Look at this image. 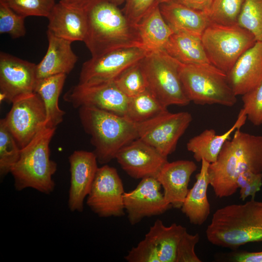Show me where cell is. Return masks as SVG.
Instances as JSON below:
<instances>
[{"instance_id":"1","label":"cell","mask_w":262,"mask_h":262,"mask_svg":"<svg viewBox=\"0 0 262 262\" xmlns=\"http://www.w3.org/2000/svg\"><path fill=\"white\" fill-rule=\"evenodd\" d=\"M237 129L224 145L217 160L210 164V185L219 198L233 195L237 190L236 180L242 173H262V135Z\"/></svg>"},{"instance_id":"2","label":"cell","mask_w":262,"mask_h":262,"mask_svg":"<svg viewBox=\"0 0 262 262\" xmlns=\"http://www.w3.org/2000/svg\"><path fill=\"white\" fill-rule=\"evenodd\" d=\"M212 244L237 248L248 243L262 242V201L251 199L215 211L206 230Z\"/></svg>"},{"instance_id":"3","label":"cell","mask_w":262,"mask_h":262,"mask_svg":"<svg viewBox=\"0 0 262 262\" xmlns=\"http://www.w3.org/2000/svg\"><path fill=\"white\" fill-rule=\"evenodd\" d=\"M86 12L87 32L83 42L92 57L118 48L142 45L135 26L118 6L99 0Z\"/></svg>"},{"instance_id":"4","label":"cell","mask_w":262,"mask_h":262,"mask_svg":"<svg viewBox=\"0 0 262 262\" xmlns=\"http://www.w3.org/2000/svg\"><path fill=\"white\" fill-rule=\"evenodd\" d=\"M78 114L100 164L115 159L122 147L138 138L136 124L125 116L85 106L79 107Z\"/></svg>"},{"instance_id":"5","label":"cell","mask_w":262,"mask_h":262,"mask_svg":"<svg viewBox=\"0 0 262 262\" xmlns=\"http://www.w3.org/2000/svg\"><path fill=\"white\" fill-rule=\"evenodd\" d=\"M56 129L44 126L21 149L19 159L10 172L16 191L31 188L47 195L54 191L55 184L52 176L57 164L50 159L49 144Z\"/></svg>"},{"instance_id":"6","label":"cell","mask_w":262,"mask_h":262,"mask_svg":"<svg viewBox=\"0 0 262 262\" xmlns=\"http://www.w3.org/2000/svg\"><path fill=\"white\" fill-rule=\"evenodd\" d=\"M180 79L190 101L198 105L232 107L237 102L227 74L211 63H180Z\"/></svg>"},{"instance_id":"7","label":"cell","mask_w":262,"mask_h":262,"mask_svg":"<svg viewBox=\"0 0 262 262\" xmlns=\"http://www.w3.org/2000/svg\"><path fill=\"white\" fill-rule=\"evenodd\" d=\"M141 64L147 89L163 105L167 107L190 103L180 79L179 61L162 50L148 52Z\"/></svg>"},{"instance_id":"8","label":"cell","mask_w":262,"mask_h":262,"mask_svg":"<svg viewBox=\"0 0 262 262\" xmlns=\"http://www.w3.org/2000/svg\"><path fill=\"white\" fill-rule=\"evenodd\" d=\"M201 39L210 63L227 74L240 56L256 42L253 34L238 24L210 23Z\"/></svg>"},{"instance_id":"9","label":"cell","mask_w":262,"mask_h":262,"mask_svg":"<svg viewBox=\"0 0 262 262\" xmlns=\"http://www.w3.org/2000/svg\"><path fill=\"white\" fill-rule=\"evenodd\" d=\"M148 52L142 45H133L116 48L92 57L82 64L78 83L92 84L113 81Z\"/></svg>"},{"instance_id":"10","label":"cell","mask_w":262,"mask_h":262,"mask_svg":"<svg viewBox=\"0 0 262 262\" xmlns=\"http://www.w3.org/2000/svg\"><path fill=\"white\" fill-rule=\"evenodd\" d=\"M193 120L188 112L168 111L151 119L136 124L138 138L167 157L176 149L179 140Z\"/></svg>"},{"instance_id":"11","label":"cell","mask_w":262,"mask_h":262,"mask_svg":"<svg viewBox=\"0 0 262 262\" xmlns=\"http://www.w3.org/2000/svg\"><path fill=\"white\" fill-rule=\"evenodd\" d=\"M12 103L11 110L3 119L21 149L46 125V108L41 98L34 92L21 97Z\"/></svg>"},{"instance_id":"12","label":"cell","mask_w":262,"mask_h":262,"mask_svg":"<svg viewBox=\"0 0 262 262\" xmlns=\"http://www.w3.org/2000/svg\"><path fill=\"white\" fill-rule=\"evenodd\" d=\"M124 186L116 169L107 164L98 167L86 200L90 209L100 217L124 215Z\"/></svg>"},{"instance_id":"13","label":"cell","mask_w":262,"mask_h":262,"mask_svg":"<svg viewBox=\"0 0 262 262\" xmlns=\"http://www.w3.org/2000/svg\"><path fill=\"white\" fill-rule=\"evenodd\" d=\"M63 99L75 108L89 107L125 116L129 98L113 81L92 84L78 83L65 94Z\"/></svg>"},{"instance_id":"14","label":"cell","mask_w":262,"mask_h":262,"mask_svg":"<svg viewBox=\"0 0 262 262\" xmlns=\"http://www.w3.org/2000/svg\"><path fill=\"white\" fill-rule=\"evenodd\" d=\"M36 64L0 52V100L12 103L34 92Z\"/></svg>"},{"instance_id":"15","label":"cell","mask_w":262,"mask_h":262,"mask_svg":"<svg viewBox=\"0 0 262 262\" xmlns=\"http://www.w3.org/2000/svg\"><path fill=\"white\" fill-rule=\"evenodd\" d=\"M161 188L156 178L147 177L141 179L134 189L124 193V208L131 225L145 217L163 214L172 207L165 200Z\"/></svg>"},{"instance_id":"16","label":"cell","mask_w":262,"mask_h":262,"mask_svg":"<svg viewBox=\"0 0 262 262\" xmlns=\"http://www.w3.org/2000/svg\"><path fill=\"white\" fill-rule=\"evenodd\" d=\"M167 157L140 138L122 147L115 159L130 177L135 179L156 178Z\"/></svg>"},{"instance_id":"17","label":"cell","mask_w":262,"mask_h":262,"mask_svg":"<svg viewBox=\"0 0 262 262\" xmlns=\"http://www.w3.org/2000/svg\"><path fill=\"white\" fill-rule=\"evenodd\" d=\"M70 185L68 206L71 212H82L84 200L90 191L98 167L94 152L75 150L68 157Z\"/></svg>"},{"instance_id":"18","label":"cell","mask_w":262,"mask_h":262,"mask_svg":"<svg viewBox=\"0 0 262 262\" xmlns=\"http://www.w3.org/2000/svg\"><path fill=\"white\" fill-rule=\"evenodd\" d=\"M197 168L192 161L167 162L162 167L156 179L162 187L165 200L172 207L180 209L189 191L190 178Z\"/></svg>"},{"instance_id":"19","label":"cell","mask_w":262,"mask_h":262,"mask_svg":"<svg viewBox=\"0 0 262 262\" xmlns=\"http://www.w3.org/2000/svg\"><path fill=\"white\" fill-rule=\"evenodd\" d=\"M229 82L236 96L243 95L262 83V41L243 53L227 73Z\"/></svg>"},{"instance_id":"20","label":"cell","mask_w":262,"mask_h":262,"mask_svg":"<svg viewBox=\"0 0 262 262\" xmlns=\"http://www.w3.org/2000/svg\"><path fill=\"white\" fill-rule=\"evenodd\" d=\"M47 18L48 31L70 41L84 42L87 32L86 10L56 3Z\"/></svg>"},{"instance_id":"21","label":"cell","mask_w":262,"mask_h":262,"mask_svg":"<svg viewBox=\"0 0 262 262\" xmlns=\"http://www.w3.org/2000/svg\"><path fill=\"white\" fill-rule=\"evenodd\" d=\"M48 47L41 62L36 65L37 80L53 75H67L74 68L78 57L73 52L72 42L47 31Z\"/></svg>"},{"instance_id":"22","label":"cell","mask_w":262,"mask_h":262,"mask_svg":"<svg viewBox=\"0 0 262 262\" xmlns=\"http://www.w3.org/2000/svg\"><path fill=\"white\" fill-rule=\"evenodd\" d=\"M246 115L242 108L233 125L225 132L216 134L213 129H206L189 140L186 147L197 162L205 160L209 164L215 162L225 142L231 134L240 129L246 121Z\"/></svg>"},{"instance_id":"23","label":"cell","mask_w":262,"mask_h":262,"mask_svg":"<svg viewBox=\"0 0 262 262\" xmlns=\"http://www.w3.org/2000/svg\"><path fill=\"white\" fill-rule=\"evenodd\" d=\"M165 21L174 30L200 37L210 24L204 12L197 10L176 0L159 4Z\"/></svg>"},{"instance_id":"24","label":"cell","mask_w":262,"mask_h":262,"mask_svg":"<svg viewBox=\"0 0 262 262\" xmlns=\"http://www.w3.org/2000/svg\"><path fill=\"white\" fill-rule=\"evenodd\" d=\"M199 172L196 175V181L188 194L180 209L195 225L200 226L210 214V204L207 198V188L210 184L208 169L210 164L205 160L201 161Z\"/></svg>"},{"instance_id":"25","label":"cell","mask_w":262,"mask_h":262,"mask_svg":"<svg viewBox=\"0 0 262 262\" xmlns=\"http://www.w3.org/2000/svg\"><path fill=\"white\" fill-rule=\"evenodd\" d=\"M135 27L142 46L149 52L164 50L174 32L163 16L156 1Z\"/></svg>"},{"instance_id":"26","label":"cell","mask_w":262,"mask_h":262,"mask_svg":"<svg viewBox=\"0 0 262 262\" xmlns=\"http://www.w3.org/2000/svg\"><path fill=\"white\" fill-rule=\"evenodd\" d=\"M164 50L184 64L210 63L201 37L180 31H174Z\"/></svg>"},{"instance_id":"27","label":"cell","mask_w":262,"mask_h":262,"mask_svg":"<svg viewBox=\"0 0 262 262\" xmlns=\"http://www.w3.org/2000/svg\"><path fill=\"white\" fill-rule=\"evenodd\" d=\"M67 75L61 74L36 80L34 92L44 104L47 114L46 126L56 128L63 120L65 112L59 106V98Z\"/></svg>"},{"instance_id":"28","label":"cell","mask_w":262,"mask_h":262,"mask_svg":"<svg viewBox=\"0 0 262 262\" xmlns=\"http://www.w3.org/2000/svg\"><path fill=\"white\" fill-rule=\"evenodd\" d=\"M185 230V228L176 223L165 226L160 219L150 227L146 235L154 242L160 262H176L178 245Z\"/></svg>"},{"instance_id":"29","label":"cell","mask_w":262,"mask_h":262,"mask_svg":"<svg viewBox=\"0 0 262 262\" xmlns=\"http://www.w3.org/2000/svg\"><path fill=\"white\" fill-rule=\"evenodd\" d=\"M167 111V107L147 89L129 98L125 116L137 124L147 121Z\"/></svg>"},{"instance_id":"30","label":"cell","mask_w":262,"mask_h":262,"mask_svg":"<svg viewBox=\"0 0 262 262\" xmlns=\"http://www.w3.org/2000/svg\"><path fill=\"white\" fill-rule=\"evenodd\" d=\"M245 0H212L205 12L210 23L231 25L238 20Z\"/></svg>"},{"instance_id":"31","label":"cell","mask_w":262,"mask_h":262,"mask_svg":"<svg viewBox=\"0 0 262 262\" xmlns=\"http://www.w3.org/2000/svg\"><path fill=\"white\" fill-rule=\"evenodd\" d=\"M141 60L128 67L114 80L118 89L129 98L147 90Z\"/></svg>"},{"instance_id":"32","label":"cell","mask_w":262,"mask_h":262,"mask_svg":"<svg viewBox=\"0 0 262 262\" xmlns=\"http://www.w3.org/2000/svg\"><path fill=\"white\" fill-rule=\"evenodd\" d=\"M21 148L7 128L4 119L0 120V177L3 179L17 162Z\"/></svg>"},{"instance_id":"33","label":"cell","mask_w":262,"mask_h":262,"mask_svg":"<svg viewBox=\"0 0 262 262\" xmlns=\"http://www.w3.org/2000/svg\"><path fill=\"white\" fill-rule=\"evenodd\" d=\"M238 24L262 41V0H245Z\"/></svg>"},{"instance_id":"34","label":"cell","mask_w":262,"mask_h":262,"mask_svg":"<svg viewBox=\"0 0 262 262\" xmlns=\"http://www.w3.org/2000/svg\"><path fill=\"white\" fill-rule=\"evenodd\" d=\"M15 13L25 18L29 16L48 17L55 0H0Z\"/></svg>"},{"instance_id":"35","label":"cell","mask_w":262,"mask_h":262,"mask_svg":"<svg viewBox=\"0 0 262 262\" xmlns=\"http://www.w3.org/2000/svg\"><path fill=\"white\" fill-rule=\"evenodd\" d=\"M25 18L0 2V34H8L14 39L24 36L26 33Z\"/></svg>"},{"instance_id":"36","label":"cell","mask_w":262,"mask_h":262,"mask_svg":"<svg viewBox=\"0 0 262 262\" xmlns=\"http://www.w3.org/2000/svg\"><path fill=\"white\" fill-rule=\"evenodd\" d=\"M242 96L247 118L254 125H262V83Z\"/></svg>"},{"instance_id":"37","label":"cell","mask_w":262,"mask_h":262,"mask_svg":"<svg viewBox=\"0 0 262 262\" xmlns=\"http://www.w3.org/2000/svg\"><path fill=\"white\" fill-rule=\"evenodd\" d=\"M129 262H160L159 254L153 241L147 235L125 256Z\"/></svg>"},{"instance_id":"38","label":"cell","mask_w":262,"mask_h":262,"mask_svg":"<svg viewBox=\"0 0 262 262\" xmlns=\"http://www.w3.org/2000/svg\"><path fill=\"white\" fill-rule=\"evenodd\" d=\"M236 185L238 189L240 188V198L242 200L249 196L255 199L256 194L261 190L262 186V173L244 172L237 178Z\"/></svg>"},{"instance_id":"39","label":"cell","mask_w":262,"mask_h":262,"mask_svg":"<svg viewBox=\"0 0 262 262\" xmlns=\"http://www.w3.org/2000/svg\"><path fill=\"white\" fill-rule=\"evenodd\" d=\"M199 240L198 233L191 234L185 230L178 245L176 262H201L195 251Z\"/></svg>"},{"instance_id":"40","label":"cell","mask_w":262,"mask_h":262,"mask_svg":"<svg viewBox=\"0 0 262 262\" xmlns=\"http://www.w3.org/2000/svg\"><path fill=\"white\" fill-rule=\"evenodd\" d=\"M156 3V0H126L123 12L135 26Z\"/></svg>"},{"instance_id":"41","label":"cell","mask_w":262,"mask_h":262,"mask_svg":"<svg viewBox=\"0 0 262 262\" xmlns=\"http://www.w3.org/2000/svg\"><path fill=\"white\" fill-rule=\"evenodd\" d=\"M232 260L237 262H262V251L236 253L232 256Z\"/></svg>"},{"instance_id":"42","label":"cell","mask_w":262,"mask_h":262,"mask_svg":"<svg viewBox=\"0 0 262 262\" xmlns=\"http://www.w3.org/2000/svg\"><path fill=\"white\" fill-rule=\"evenodd\" d=\"M191 8L206 12L212 0H174Z\"/></svg>"},{"instance_id":"43","label":"cell","mask_w":262,"mask_h":262,"mask_svg":"<svg viewBox=\"0 0 262 262\" xmlns=\"http://www.w3.org/2000/svg\"><path fill=\"white\" fill-rule=\"evenodd\" d=\"M99 0H60L59 2L67 6L87 9L91 5Z\"/></svg>"},{"instance_id":"44","label":"cell","mask_w":262,"mask_h":262,"mask_svg":"<svg viewBox=\"0 0 262 262\" xmlns=\"http://www.w3.org/2000/svg\"><path fill=\"white\" fill-rule=\"evenodd\" d=\"M108 1L116 6H119L122 4L123 3H125L126 0H106Z\"/></svg>"},{"instance_id":"45","label":"cell","mask_w":262,"mask_h":262,"mask_svg":"<svg viewBox=\"0 0 262 262\" xmlns=\"http://www.w3.org/2000/svg\"><path fill=\"white\" fill-rule=\"evenodd\" d=\"M171 0H156V1L160 4L161 3L167 2Z\"/></svg>"}]
</instances>
